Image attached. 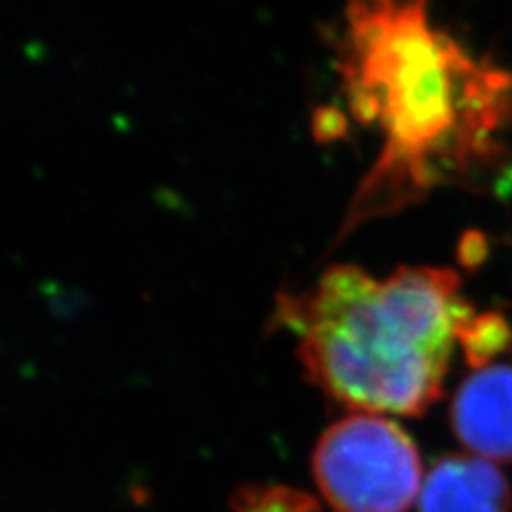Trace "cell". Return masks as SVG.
<instances>
[{
	"label": "cell",
	"mask_w": 512,
	"mask_h": 512,
	"mask_svg": "<svg viewBox=\"0 0 512 512\" xmlns=\"http://www.w3.org/2000/svg\"><path fill=\"white\" fill-rule=\"evenodd\" d=\"M338 58L350 114L380 137L346 231L487 175L508 154L512 71L434 26L425 3L350 5Z\"/></svg>",
	"instance_id": "6da1fadb"
},
{
	"label": "cell",
	"mask_w": 512,
	"mask_h": 512,
	"mask_svg": "<svg viewBox=\"0 0 512 512\" xmlns=\"http://www.w3.org/2000/svg\"><path fill=\"white\" fill-rule=\"evenodd\" d=\"M446 267H399L378 280L331 265L306 291L282 295L276 323L297 335L308 380L365 414L419 416L442 397L461 331L474 316Z\"/></svg>",
	"instance_id": "7a4b0ae2"
},
{
	"label": "cell",
	"mask_w": 512,
	"mask_h": 512,
	"mask_svg": "<svg viewBox=\"0 0 512 512\" xmlns=\"http://www.w3.org/2000/svg\"><path fill=\"white\" fill-rule=\"evenodd\" d=\"M312 474L335 512H408L425 478L419 448L406 431L365 412L344 416L320 436Z\"/></svg>",
	"instance_id": "3957f363"
},
{
	"label": "cell",
	"mask_w": 512,
	"mask_h": 512,
	"mask_svg": "<svg viewBox=\"0 0 512 512\" xmlns=\"http://www.w3.org/2000/svg\"><path fill=\"white\" fill-rule=\"evenodd\" d=\"M457 440L480 459L512 461V363L474 370L451 404Z\"/></svg>",
	"instance_id": "277c9868"
},
{
	"label": "cell",
	"mask_w": 512,
	"mask_h": 512,
	"mask_svg": "<svg viewBox=\"0 0 512 512\" xmlns=\"http://www.w3.org/2000/svg\"><path fill=\"white\" fill-rule=\"evenodd\" d=\"M512 491L495 463L476 455L438 459L423 478L419 512H510Z\"/></svg>",
	"instance_id": "5b68a950"
},
{
	"label": "cell",
	"mask_w": 512,
	"mask_h": 512,
	"mask_svg": "<svg viewBox=\"0 0 512 512\" xmlns=\"http://www.w3.org/2000/svg\"><path fill=\"white\" fill-rule=\"evenodd\" d=\"M459 346L468 365L483 370L512 346V327L500 312L474 314L461 331Z\"/></svg>",
	"instance_id": "8992f818"
},
{
	"label": "cell",
	"mask_w": 512,
	"mask_h": 512,
	"mask_svg": "<svg viewBox=\"0 0 512 512\" xmlns=\"http://www.w3.org/2000/svg\"><path fill=\"white\" fill-rule=\"evenodd\" d=\"M229 512H320L310 493L284 485H246L239 489Z\"/></svg>",
	"instance_id": "52a82bcc"
}]
</instances>
